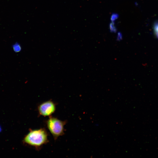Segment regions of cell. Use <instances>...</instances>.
I'll use <instances>...</instances> for the list:
<instances>
[{"mask_svg":"<svg viewBox=\"0 0 158 158\" xmlns=\"http://www.w3.org/2000/svg\"><path fill=\"white\" fill-rule=\"evenodd\" d=\"M49 117L46 121L45 123L47 129L54 139L56 140L59 137L64 134V127L67 121H62L51 116Z\"/></svg>","mask_w":158,"mask_h":158,"instance_id":"cell-2","label":"cell"},{"mask_svg":"<svg viewBox=\"0 0 158 158\" xmlns=\"http://www.w3.org/2000/svg\"><path fill=\"white\" fill-rule=\"evenodd\" d=\"M24 142L37 150L49 142L48 134L46 129L42 128L30 130L23 138Z\"/></svg>","mask_w":158,"mask_h":158,"instance_id":"cell-1","label":"cell"},{"mask_svg":"<svg viewBox=\"0 0 158 158\" xmlns=\"http://www.w3.org/2000/svg\"><path fill=\"white\" fill-rule=\"evenodd\" d=\"M56 109V104L51 100H49L39 104L37 111L40 116L49 117L55 112Z\"/></svg>","mask_w":158,"mask_h":158,"instance_id":"cell-3","label":"cell"},{"mask_svg":"<svg viewBox=\"0 0 158 158\" xmlns=\"http://www.w3.org/2000/svg\"><path fill=\"white\" fill-rule=\"evenodd\" d=\"M154 29L155 33L157 35L158 34V21L154 23Z\"/></svg>","mask_w":158,"mask_h":158,"instance_id":"cell-5","label":"cell"},{"mask_svg":"<svg viewBox=\"0 0 158 158\" xmlns=\"http://www.w3.org/2000/svg\"><path fill=\"white\" fill-rule=\"evenodd\" d=\"M1 127L0 126V132H1Z\"/></svg>","mask_w":158,"mask_h":158,"instance_id":"cell-6","label":"cell"},{"mask_svg":"<svg viewBox=\"0 0 158 158\" xmlns=\"http://www.w3.org/2000/svg\"><path fill=\"white\" fill-rule=\"evenodd\" d=\"M12 47L14 51L16 53L19 52L21 50V45L17 42L14 43L12 45Z\"/></svg>","mask_w":158,"mask_h":158,"instance_id":"cell-4","label":"cell"}]
</instances>
